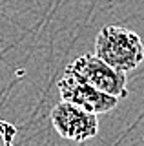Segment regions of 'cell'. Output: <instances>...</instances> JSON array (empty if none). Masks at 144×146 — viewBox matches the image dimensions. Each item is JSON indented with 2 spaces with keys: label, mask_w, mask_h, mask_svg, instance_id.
Here are the masks:
<instances>
[{
  "label": "cell",
  "mask_w": 144,
  "mask_h": 146,
  "mask_svg": "<svg viewBox=\"0 0 144 146\" xmlns=\"http://www.w3.org/2000/svg\"><path fill=\"white\" fill-rule=\"evenodd\" d=\"M66 71L73 73L77 79L88 82L89 86L97 88L102 93H108L111 97L122 99L128 95L126 90V73L111 68L102 58H98L95 53H86L75 58Z\"/></svg>",
  "instance_id": "7a4b0ae2"
},
{
  "label": "cell",
  "mask_w": 144,
  "mask_h": 146,
  "mask_svg": "<svg viewBox=\"0 0 144 146\" xmlns=\"http://www.w3.org/2000/svg\"><path fill=\"white\" fill-rule=\"evenodd\" d=\"M95 55L119 71H131L144 60V46L135 31L104 26L95 38Z\"/></svg>",
  "instance_id": "6da1fadb"
},
{
  "label": "cell",
  "mask_w": 144,
  "mask_h": 146,
  "mask_svg": "<svg viewBox=\"0 0 144 146\" xmlns=\"http://www.w3.org/2000/svg\"><path fill=\"white\" fill-rule=\"evenodd\" d=\"M51 124L60 137L73 143H84L98 133L97 115L71 102H58L51 110Z\"/></svg>",
  "instance_id": "3957f363"
},
{
  "label": "cell",
  "mask_w": 144,
  "mask_h": 146,
  "mask_svg": "<svg viewBox=\"0 0 144 146\" xmlns=\"http://www.w3.org/2000/svg\"><path fill=\"white\" fill-rule=\"evenodd\" d=\"M58 93H60V99L66 100V102L77 104V106L84 108L86 111H91L95 115H100V113H108L111 110L117 108L119 104V99L111 97L108 93H102L97 88L89 86L88 82L77 79L73 73L66 71L62 75V79L58 80Z\"/></svg>",
  "instance_id": "277c9868"
},
{
  "label": "cell",
  "mask_w": 144,
  "mask_h": 146,
  "mask_svg": "<svg viewBox=\"0 0 144 146\" xmlns=\"http://www.w3.org/2000/svg\"><path fill=\"white\" fill-rule=\"evenodd\" d=\"M15 135H17V128H15V126L9 124V122L0 121V137L6 141V146H13Z\"/></svg>",
  "instance_id": "5b68a950"
}]
</instances>
